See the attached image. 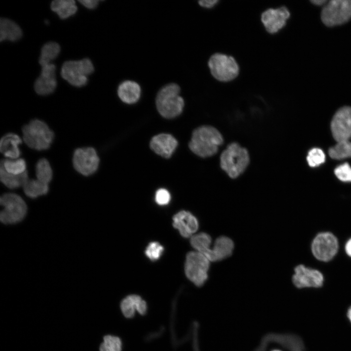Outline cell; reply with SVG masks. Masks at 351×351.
Here are the masks:
<instances>
[{
    "mask_svg": "<svg viewBox=\"0 0 351 351\" xmlns=\"http://www.w3.org/2000/svg\"><path fill=\"white\" fill-rule=\"evenodd\" d=\"M223 141V136L218 130L211 126L204 125L193 131L189 147L197 156L207 157L217 153Z\"/></svg>",
    "mask_w": 351,
    "mask_h": 351,
    "instance_id": "6da1fadb",
    "label": "cell"
},
{
    "mask_svg": "<svg viewBox=\"0 0 351 351\" xmlns=\"http://www.w3.org/2000/svg\"><path fill=\"white\" fill-rule=\"evenodd\" d=\"M249 162L247 150L236 142L229 144L220 157L221 169L232 178H235L242 174Z\"/></svg>",
    "mask_w": 351,
    "mask_h": 351,
    "instance_id": "7a4b0ae2",
    "label": "cell"
},
{
    "mask_svg": "<svg viewBox=\"0 0 351 351\" xmlns=\"http://www.w3.org/2000/svg\"><path fill=\"white\" fill-rule=\"evenodd\" d=\"M179 93L180 88L176 83L167 84L159 90L156 103L158 112L163 117L172 118L181 113L184 102Z\"/></svg>",
    "mask_w": 351,
    "mask_h": 351,
    "instance_id": "3957f363",
    "label": "cell"
},
{
    "mask_svg": "<svg viewBox=\"0 0 351 351\" xmlns=\"http://www.w3.org/2000/svg\"><path fill=\"white\" fill-rule=\"evenodd\" d=\"M22 132L23 139L30 148L38 151L49 149L54 138V134L47 124L35 119L25 125Z\"/></svg>",
    "mask_w": 351,
    "mask_h": 351,
    "instance_id": "277c9868",
    "label": "cell"
},
{
    "mask_svg": "<svg viewBox=\"0 0 351 351\" xmlns=\"http://www.w3.org/2000/svg\"><path fill=\"white\" fill-rule=\"evenodd\" d=\"M2 209L0 213V222L7 225H14L22 221L27 214V205L20 195L6 193L0 197Z\"/></svg>",
    "mask_w": 351,
    "mask_h": 351,
    "instance_id": "5b68a950",
    "label": "cell"
},
{
    "mask_svg": "<svg viewBox=\"0 0 351 351\" xmlns=\"http://www.w3.org/2000/svg\"><path fill=\"white\" fill-rule=\"evenodd\" d=\"M208 65L212 76L220 82H229L236 78L239 67L235 59L230 55L220 53L213 54Z\"/></svg>",
    "mask_w": 351,
    "mask_h": 351,
    "instance_id": "8992f818",
    "label": "cell"
},
{
    "mask_svg": "<svg viewBox=\"0 0 351 351\" xmlns=\"http://www.w3.org/2000/svg\"><path fill=\"white\" fill-rule=\"evenodd\" d=\"M94 70L91 61L88 58L65 62L61 67L62 78L76 87H81L87 82V77Z\"/></svg>",
    "mask_w": 351,
    "mask_h": 351,
    "instance_id": "52a82bcc",
    "label": "cell"
},
{
    "mask_svg": "<svg viewBox=\"0 0 351 351\" xmlns=\"http://www.w3.org/2000/svg\"><path fill=\"white\" fill-rule=\"evenodd\" d=\"M210 261L201 253L192 251L187 254L185 274L195 286L200 287L206 281Z\"/></svg>",
    "mask_w": 351,
    "mask_h": 351,
    "instance_id": "ba28073f",
    "label": "cell"
},
{
    "mask_svg": "<svg viewBox=\"0 0 351 351\" xmlns=\"http://www.w3.org/2000/svg\"><path fill=\"white\" fill-rule=\"evenodd\" d=\"M321 18L327 26L346 23L351 18V0L328 1L321 11Z\"/></svg>",
    "mask_w": 351,
    "mask_h": 351,
    "instance_id": "9c48e42d",
    "label": "cell"
},
{
    "mask_svg": "<svg viewBox=\"0 0 351 351\" xmlns=\"http://www.w3.org/2000/svg\"><path fill=\"white\" fill-rule=\"evenodd\" d=\"M75 169L84 176L94 174L98 170L99 159L96 150L90 147L76 149L73 156Z\"/></svg>",
    "mask_w": 351,
    "mask_h": 351,
    "instance_id": "30bf717a",
    "label": "cell"
},
{
    "mask_svg": "<svg viewBox=\"0 0 351 351\" xmlns=\"http://www.w3.org/2000/svg\"><path fill=\"white\" fill-rule=\"evenodd\" d=\"M338 248V241L335 236L329 232L321 233L314 238L312 251L318 260L328 261L336 254Z\"/></svg>",
    "mask_w": 351,
    "mask_h": 351,
    "instance_id": "8fae6325",
    "label": "cell"
},
{
    "mask_svg": "<svg viewBox=\"0 0 351 351\" xmlns=\"http://www.w3.org/2000/svg\"><path fill=\"white\" fill-rule=\"evenodd\" d=\"M332 136L337 142L351 138V107L340 108L333 116L331 124Z\"/></svg>",
    "mask_w": 351,
    "mask_h": 351,
    "instance_id": "7c38bea8",
    "label": "cell"
},
{
    "mask_svg": "<svg viewBox=\"0 0 351 351\" xmlns=\"http://www.w3.org/2000/svg\"><path fill=\"white\" fill-rule=\"evenodd\" d=\"M290 17L289 10L283 6L267 9L261 14V20L267 32L274 34L285 26Z\"/></svg>",
    "mask_w": 351,
    "mask_h": 351,
    "instance_id": "4fadbf2b",
    "label": "cell"
},
{
    "mask_svg": "<svg viewBox=\"0 0 351 351\" xmlns=\"http://www.w3.org/2000/svg\"><path fill=\"white\" fill-rule=\"evenodd\" d=\"M323 281V276L318 270L307 268L303 265H299L294 269L292 282L297 288L320 287Z\"/></svg>",
    "mask_w": 351,
    "mask_h": 351,
    "instance_id": "5bb4252c",
    "label": "cell"
},
{
    "mask_svg": "<svg viewBox=\"0 0 351 351\" xmlns=\"http://www.w3.org/2000/svg\"><path fill=\"white\" fill-rule=\"evenodd\" d=\"M41 66L40 75L35 82V90L39 95H47L53 93L57 86L56 66L49 63Z\"/></svg>",
    "mask_w": 351,
    "mask_h": 351,
    "instance_id": "9a60e30c",
    "label": "cell"
},
{
    "mask_svg": "<svg viewBox=\"0 0 351 351\" xmlns=\"http://www.w3.org/2000/svg\"><path fill=\"white\" fill-rule=\"evenodd\" d=\"M173 220L174 227L184 237H191L198 229L196 218L189 212L181 211L174 215Z\"/></svg>",
    "mask_w": 351,
    "mask_h": 351,
    "instance_id": "2e32d148",
    "label": "cell"
},
{
    "mask_svg": "<svg viewBox=\"0 0 351 351\" xmlns=\"http://www.w3.org/2000/svg\"><path fill=\"white\" fill-rule=\"evenodd\" d=\"M178 144L176 139L172 135L160 134L154 136L150 143L151 149L157 155L165 157H170Z\"/></svg>",
    "mask_w": 351,
    "mask_h": 351,
    "instance_id": "e0dca14e",
    "label": "cell"
},
{
    "mask_svg": "<svg viewBox=\"0 0 351 351\" xmlns=\"http://www.w3.org/2000/svg\"><path fill=\"white\" fill-rule=\"evenodd\" d=\"M147 305L144 300L136 294H131L125 297L120 303V309L127 318L133 317L137 312L142 315L147 312Z\"/></svg>",
    "mask_w": 351,
    "mask_h": 351,
    "instance_id": "ac0fdd59",
    "label": "cell"
},
{
    "mask_svg": "<svg viewBox=\"0 0 351 351\" xmlns=\"http://www.w3.org/2000/svg\"><path fill=\"white\" fill-rule=\"evenodd\" d=\"M234 244L230 238L221 236L215 240L214 246L205 255L210 261L221 260L230 256L234 250Z\"/></svg>",
    "mask_w": 351,
    "mask_h": 351,
    "instance_id": "d6986e66",
    "label": "cell"
},
{
    "mask_svg": "<svg viewBox=\"0 0 351 351\" xmlns=\"http://www.w3.org/2000/svg\"><path fill=\"white\" fill-rule=\"evenodd\" d=\"M21 143L22 140L18 135L12 133L6 134L0 139V152L7 158L17 159L21 154L19 145Z\"/></svg>",
    "mask_w": 351,
    "mask_h": 351,
    "instance_id": "ffe728a7",
    "label": "cell"
},
{
    "mask_svg": "<svg viewBox=\"0 0 351 351\" xmlns=\"http://www.w3.org/2000/svg\"><path fill=\"white\" fill-rule=\"evenodd\" d=\"M278 343L289 351H304L303 342L299 336L293 334H269L262 339Z\"/></svg>",
    "mask_w": 351,
    "mask_h": 351,
    "instance_id": "44dd1931",
    "label": "cell"
},
{
    "mask_svg": "<svg viewBox=\"0 0 351 351\" xmlns=\"http://www.w3.org/2000/svg\"><path fill=\"white\" fill-rule=\"evenodd\" d=\"M141 89L136 82L131 80L122 82L117 89L120 99L127 104H133L138 101L140 96Z\"/></svg>",
    "mask_w": 351,
    "mask_h": 351,
    "instance_id": "7402d4cb",
    "label": "cell"
},
{
    "mask_svg": "<svg viewBox=\"0 0 351 351\" xmlns=\"http://www.w3.org/2000/svg\"><path fill=\"white\" fill-rule=\"evenodd\" d=\"M22 31L20 26L13 21L5 18L0 20V40H8L15 41L20 39Z\"/></svg>",
    "mask_w": 351,
    "mask_h": 351,
    "instance_id": "603a6c76",
    "label": "cell"
},
{
    "mask_svg": "<svg viewBox=\"0 0 351 351\" xmlns=\"http://www.w3.org/2000/svg\"><path fill=\"white\" fill-rule=\"evenodd\" d=\"M22 187L25 195L32 199L46 195L49 191L48 184L38 179H28Z\"/></svg>",
    "mask_w": 351,
    "mask_h": 351,
    "instance_id": "cb8c5ba5",
    "label": "cell"
},
{
    "mask_svg": "<svg viewBox=\"0 0 351 351\" xmlns=\"http://www.w3.org/2000/svg\"><path fill=\"white\" fill-rule=\"evenodd\" d=\"M51 8L61 19L68 18L77 11V6L73 0H55L52 2Z\"/></svg>",
    "mask_w": 351,
    "mask_h": 351,
    "instance_id": "d4e9b609",
    "label": "cell"
},
{
    "mask_svg": "<svg viewBox=\"0 0 351 351\" xmlns=\"http://www.w3.org/2000/svg\"><path fill=\"white\" fill-rule=\"evenodd\" d=\"M0 178L1 182L10 189H17L23 186L28 179V172L26 171L20 175H13L6 172L3 166L0 165Z\"/></svg>",
    "mask_w": 351,
    "mask_h": 351,
    "instance_id": "484cf974",
    "label": "cell"
},
{
    "mask_svg": "<svg viewBox=\"0 0 351 351\" xmlns=\"http://www.w3.org/2000/svg\"><path fill=\"white\" fill-rule=\"evenodd\" d=\"M212 242L211 236L205 233H200L194 234L191 237L190 243L191 246L205 256L210 251Z\"/></svg>",
    "mask_w": 351,
    "mask_h": 351,
    "instance_id": "4316f807",
    "label": "cell"
},
{
    "mask_svg": "<svg viewBox=\"0 0 351 351\" xmlns=\"http://www.w3.org/2000/svg\"><path fill=\"white\" fill-rule=\"evenodd\" d=\"M60 46L56 42H50L45 44L41 50L39 63L40 65L51 63L55 59L60 52Z\"/></svg>",
    "mask_w": 351,
    "mask_h": 351,
    "instance_id": "83f0119b",
    "label": "cell"
},
{
    "mask_svg": "<svg viewBox=\"0 0 351 351\" xmlns=\"http://www.w3.org/2000/svg\"><path fill=\"white\" fill-rule=\"evenodd\" d=\"M35 171L38 180L48 184L51 181L53 171L47 159L44 158L39 159L36 163Z\"/></svg>",
    "mask_w": 351,
    "mask_h": 351,
    "instance_id": "f1b7e54d",
    "label": "cell"
},
{
    "mask_svg": "<svg viewBox=\"0 0 351 351\" xmlns=\"http://www.w3.org/2000/svg\"><path fill=\"white\" fill-rule=\"evenodd\" d=\"M0 164L6 172L11 175H20L27 171L26 162L23 158L2 160Z\"/></svg>",
    "mask_w": 351,
    "mask_h": 351,
    "instance_id": "f546056e",
    "label": "cell"
},
{
    "mask_svg": "<svg viewBox=\"0 0 351 351\" xmlns=\"http://www.w3.org/2000/svg\"><path fill=\"white\" fill-rule=\"evenodd\" d=\"M329 154L331 158L338 160L351 157V141L348 140L337 142L329 149Z\"/></svg>",
    "mask_w": 351,
    "mask_h": 351,
    "instance_id": "4dcf8cb0",
    "label": "cell"
},
{
    "mask_svg": "<svg viewBox=\"0 0 351 351\" xmlns=\"http://www.w3.org/2000/svg\"><path fill=\"white\" fill-rule=\"evenodd\" d=\"M122 342L117 336L107 335L103 337V342L99 347V351H121Z\"/></svg>",
    "mask_w": 351,
    "mask_h": 351,
    "instance_id": "1f68e13d",
    "label": "cell"
},
{
    "mask_svg": "<svg viewBox=\"0 0 351 351\" xmlns=\"http://www.w3.org/2000/svg\"><path fill=\"white\" fill-rule=\"evenodd\" d=\"M325 157V155L321 149L314 148L309 151L307 161L310 167H315L324 163Z\"/></svg>",
    "mask_w": 351,
    "mask_h": 351,
    "instance_id": "d6a6232c",
    "label": "cell"
},
{
    "mask_svg": "<svg viewBox=\"0 0 351 351\" xmlns=\"http://www.w3.org/2000/svg\"><path fill=\"white\" fill-rule=\"evenodd\" d=\"M164 251L163 247L158 242H150L145 251V255L151 261L158 260Z\"/></svg>",
    "mask_w": 351,
    "mask_h": 351,
    "instance_id": "836d02e7",
    "label": "cell"
},
{
    "mask_svg": "<svg viewBox=\"0 0 351 351\" xmlns=\"http://www.w3.org/2000/svg\"><path fill=\"white\" fill-rule=\"evenodd\" d=\"M336 176L343 182H351V167L348 163L337 167L334 171Z\"/></svg>",
    "mask_w": 351,
    "mask_h": 351,
    "instance_id": "e575fe53",
    "label": "cell"
},
{
    "mask_svg": "<svg viewBox=\"0 0 351 351\" xmlns=\"http://www.w3.org/2000/svg\"><path fill=\"white\" fill-rule=\"evenodd\" d=\"M171 199L169 192L166 189L161 188L156 193L155 200L159 205H165L169 203Z\"/></svg>",
    "mask_w": 351,
    "mask_h": 351,
    "instance_id": "d590c367",
    "label": "cell"
},
{
    "mask_svg": "<svg viewBox=\"0 0 351 351\" xmlns=\"http://www.w3.org/2000/svg\"><path fill=\"white\" fill-rule=\"evenodd\" d=\"M79 2L89 9H94L98 5V0H80Z\"/></svg>",
    "mask_w": 351,
    "mask_h": 351,
    "instance_id": "8d00e7d4",
    "label": "cell"
},
{
    "mask_svg": "<svg viewBox=\"0 0 351 351\" xmlns=\"http://www.w3.org/2000/svg\"><path fill=\"white\" fill-rule=\"evenodd\" d=\"M219 0H201L198 1L199 4L205 8H212L215 6Z\"/></svg>",
    "mask_w": 351,
    "mask_h": 351,
    "instance_id": "74e56055",
    "label": "cell"
},
{
    "mask_svg": "<svg viewBox=\"0 0 351 351\" xmlns=\"http://www.w3.org/2000/svg\"><path fill=\"white\" fill-rule=\"evenodd\" d=\"M163 332V328H161L160 330L156 331V332H151L146 336V339L147 341H152L155 339H156L162 334Z\"/></svg>",
    "mask_w": 351,
    "mask_h": 351,
    "instance_id": "f35d334b",
    "label": "cell"
},
{
    "mask_svg": "<svg viewBox=\"0 0 351 351\" xmlns=\"http://www.w3.org/2000/svg\"><path fill=\"white\" fill-rule=\"evenodd\" d=\"M345 251L347 254L351 257V238L348 241L345 245Z\"/></svg>",
    "mask_w": 351,
    "mask_h": 351,
    "instance_id": "ab89813d",
    "label": "cell"
},
{
    "mask_svg": "<svg viewBox=\"0 0 351 351\" xmlns=\"http://www.w3.org/2000/svg\"><path fill=\"white\" fill-rule=\"evenodd\" d=\"M313 4H315L316 5H322L323 4H326V3L328 1L326 0H313L311 1Z\"/></svg>",
    "mask_w": 351,
    "mask_h": 351,
    "instance_id": "60d3db41",
    "label": "cell"
},
{
    "mask_svg": "<svg viewBox=\"0 0 351 351\" xmlns=\"http://www.w3.org/2000/svg\"><path fill=\"white\" fill-rule=\"evenodd\" d=\"M347 316L348 319L351 323V306L347 310Z\"/></svg>",
    "mask_w": 351,
    "mask_h": 351,
    "instance_id": "b9f144b4",
    "label": "cell"
},
{
    "mask_svg": "<svg viewBox=\"0 0 351 351\" xmlns=\"http://www.w3.org/2000/svg\"><path fill=\"white\" fill-rule=\"evenodd\" d=\"M281 351L278 350H273V351Z\"/></svg>",
    "mask_w": 351,
    "mask_h": 351,
    "instance_id": "7bdbcfd3",
    "label": "cell"
}]
</instances>
